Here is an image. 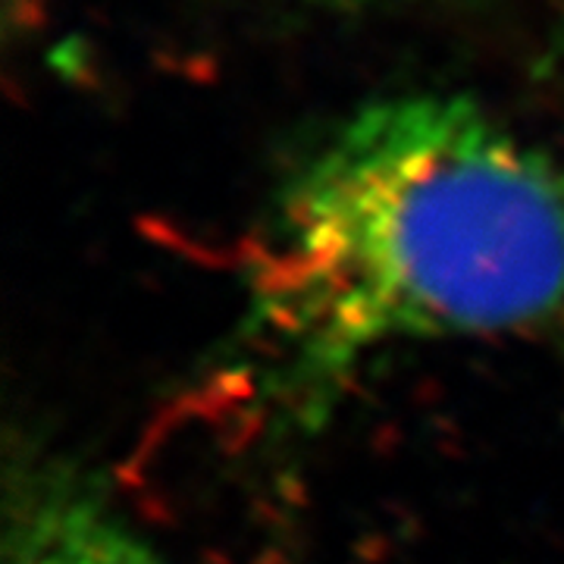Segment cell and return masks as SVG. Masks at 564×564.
<instances>
[{
    "label": "cell",
    "mask_w": 564,
    "mask_h": 564,
    "mask_svg": "<svg viewBox=\"0 0 564 564\" xmlns=\"http://www.w3.org/2000/svg\"><path fill=\"white\" fill-rule=\"evenodd\" d=\"M251 307L311 380L386 345L549 321L564 307V180L477 104L364 107L285 185Z\"/></svg>",
    "instance_id": "6da1fadb"
},
{
    "label": "cell",
    "mask_w": 564,
    "mask_h": 564,
    "mask_svg": "<svg viewBox=\"0 0 564 564\" xmlns=\"http://www.w3.org/2000/svg\"><path fill=\"white\" fill-rule=\"evenodd\" d=\"M7 564H166L107 505L76 489H44L22 505Z\"/></svg>",
    "instance_id": "7a4b0ae2"
}]
</instances>
